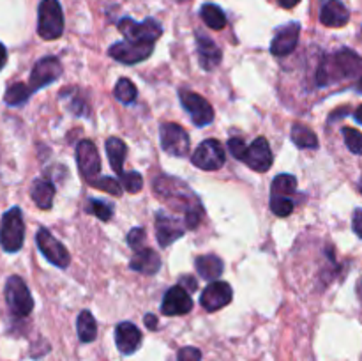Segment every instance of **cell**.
I'll return each instance as SVG.
<instances>
[{"label":"cell","mask_w":362,"mask_h":361,"mask_svg":"<svg viewBox=\"0 0 362 361\" xmlns=\"http://www.w3.org/2000/svg\"><path fill=\"white\" fill-rule=\"evenodd\" d=\"M362 71V59L352 50H341L336 55L327 57L318 71V85L331 84L345 76H356Z\"/></svg>","instance_id":"obj_1"},{"label":"cell","mask_w":362,"mask_h":361,"mask_svg":"<svg viewBox=\"0 0 362 361\" xmlns=\"http://www.w3.org/2000/svg\"><path fill=\"white\" fill-rule=\"evenodd\" d=\"M25 223L20 207H13L2 216L0 223V246L7 253H14L23 246Z\"/></svg>","instance_id":"obj_2"},{"label":"cell","mask_w":362,"mask_h":361,"mask_svg":"<svg viewBox=\"0 0 362 361\" xmlns=\"http://www.w3.org/2000/svg\"><path fill=\"white\" fill-rule=\"evenodd\" d=\"M64 32V14L59 0H42L39 6L37 34L46 41L59 39Z\"/></svg>","instance_id":"obj_3"},{"label":"cell","mask_w":362,"mask_h":361,"mask_svg":"<svg viewBox=\"0 0 362 361\" xmlns=\"http://www.w3.org/2000/svg\"><path fill=\"white\" fill-rule=\"evenodd\" d=\"M6 301L11 314L16 317H27L34 308V299L30 296V290L25 285L20 276H11L6 283Z\"/></svg>","instance_id":"obj_4"},{"label":"cell","mask_w":362,"mask_h":361,"mask_svg":"<svg viewBox=\"0 0 362 361\" xmlns=\"http://www.w3.org/2000/svg\"><path fill=\"white\" fill-rule=\"evenodd\" d=\"M225 147H223L221 142L214 140V138L202 142L197 151L191 154V163L202 170H218L225 165Z\"/></svg>","instance_id":"obj_5"},{"label":"cell","mask_w":362,"mask_h":361,"mask_svg":"<svg viewBox=\"0 0 362 361\" xmlns=\"http://www.w3.org/2000/svg\"><path fill=\"white\" fill-rule=\"evenodd\" d=\"M161 147L175 158H184L189 154V134L182 126L175 122L161 124Z\"/></svg>","instance_id":"obj_6"},{"label":"cell","mask_w":362,"mask_h":361,"mask_svg":"<svg viewBox=\"0 0 362 361\" xmlns=\"http://www.w3.org/2000/svg\"><path fill=\"white\" fill-rule=\"evenodd\" d=\"M119 30L126 35L129 41H141V42H156L163 34L161 25L156 20L148 18V20L136 23L131 18H122L119 21Z\"/></svg>","instance_id":"obj_7"},{"label":"cell","mask_w":362,"mask_h":361,"mask_svg":"<svg viewBox=\"0 0 362 361\" xmlns=\"http://www.w3.org/2000/svg\"><path fill=\"white\" fill-rule=\"evenodd\" d=\"M156 42H141V41H120L112 45L110 48V57L115 59L117 62L122 64H138L141 60L148 59L151 53L154 52Z\"/></svg>","instance_id":"obj_8"},{"label":"cell","mask_w":362,"mask_h":361,"mask_svg":"<svg viewBox=\"0 0 362 361\" xmlns=\"http://www.w3.org/2000/svg\"><path fill=\"white\" fill-rule=\"evenodd\" d=\"M179 96H180V103H182L186 112L189 113L191 120H193L197 126L204 127L214 120V110H212L211 103H209L204 96L191 91H180Z\"/></svg>","instance_id":"obj_9"},{"label":"cell","mask_w":362,"mask_h":361,"mask_svg":"<svg viewBox=\"0 0 362 361\" xmlns=\"http://www.w3.org/2000/svg\"><path fill=\"white\" fill-rule=\"evenodd\" d=\"M35 241H37V246L39 250H41V253L45 255L53 265H57V268L60 269L69 265V251L66 250V246H64L59 239H55V237L52 236V232H49L48 229H39Z\"/></svg>","instance_id":"obj_10"},{"label":"cell","mask_w":362,"mask_h":361,"mask_svg":"<svg viewBox=\"0 0 362 361\" xmlns=\"http://www.w3.org/2000/svg\"><path fill=\"white\" fill-rule=\"evenodd\" d=\"M62 74V64L57 57H45L39 62H35L34 69L30 73V80H28V87L32 92L39 91V88L46 87V85L53 84L57 78Z\"/></svg>","instance_id":"obj_11"},{"label":"cell","mask_w":362,"mask_h":361,"mask_svg":"<svg viewBox=\"0 0 362 361\" xmlns=\"http://www.w3.org/2000/svg\"><path fill=\"white\" fill-rule=\"evenodd\" d=\"M232 296V287L226 282L216 280V282H211L205 287V290L200 296V304L207 311H218L221 310V308H225L226 304H230Z\"/></svg>","instance_id":"obj_12"},{"label":"cell","mask_w":362,"mask_h":361,"mask_svg":"<svg viewBox=\"0 0 362 361\" xmlns=\"http://www.w3.org/2000/svg\"><path fill=\"white\" fill-rule=\"evenodd\" d=\"M272 159L274 158H272V151L267 138L258 137L253 144L247 145L246 156H244L243 161L250 168H253L255 172H267L272 166Z\"/></svg>","instance_id":"obj_13"},{"label":"cell","mask_w":362,"mask_h":361,"mask_svg":"<svg viewBox=\"0 0 362 361\" xmlns=\"http://www.w3.org/2000/svg\"><path fill=\"white\" fill-rule=\"evenodd\" d=\"M191 308H193V299L182 285H175L166 290L161 303L163 314L168 317H177V315L189 314Z\"/></svg>","instance_id":"obj_14"},{"label":"cell","mask_w":362,"mask_h":361,"mask_svg":"<svg viewBox=\"0 0 362 361\" xmlns=\"http://www.w3.org/2000/svg\"><path fill=\"white\" fill-rule=\"evenodd\" d=\"M76 161L80 166L81 176L87 180L95 179V176L101 170V159H99L98 149H95L94 142L81 140L76 147Z\"/></svg>","instance_id":"obj_15"},{"label":"cell","mask_w":362,"mask_h":361,"mask_svg":"<svg viewBox=\"0 0 362 361\" xmlns=\"http://www.w3.org/2000/svg\"><path fill=\"white\" fill-rule=\"evenodd\" d=\"M300 25L299 23H288L283 28L276 32L274 39L271 42V53L276 57H286L296 50L297 42H299Z\"/></svg>","instance_id":"obj_16"},{"label":"cell","mask_w":362,"mask_h":361,"mask_svg":"<svg viewBox=\"0 0 362 361\" xmlns=\"http://www.w3.org/2000/svg\"><path fill=\"white\" fill-rule=\"evenodd\" d=\"M182 222H179V219L172 218V216L168 214H163V212H159V214L156 216V236H158L159 246H170V244L175 243L179 237H182Z\"/></svg>","instance_id":"obj_17"},{"label":"cell","mask_w":362,"mask_h":361,"mask_svg":"<svg viewBox=\"0 0 362 361\" xmlns=\"http://www.w3.org/2000/svg\"><path fill=\"white\" fill-rule=\"evenodd\" d=\"M115 343L120 353L129 356L140 347L141 331L133 322H120L115 329Z\"/></svg>","instance_id":"obj_18"},{"label":"cell","mask_w":362,"mask_h":361,"mask_svg":"<svg viewBox=\"0 0 362 361\" xmlns=\"http://www.w3.org/2000/svg\"><path fill=\"white\" fill-rule=\"evenodd\" d=\"M197 50H198V60H200V66L205 71H211L221 62V50L216 45L212 39H209L207 35L198 34L197 38Z\"/></svg>","instance_id":"obj_19"},{"label":"cell","mask_w":362,"mask_h":361,"mask_svg":"<svg viewBox=\"0 0 362 361\" xmlns=\"http://www.w3.org/2000/svg\"><path fill=\"white\" fill-rule=\"evenodd\" d=\"M129 265L133 271L151 276L156 275L159 271V268H161V257L154 250H151V248H141V250L134 251Z\"/></svg>","instance_id":"obj_20"},{"label":"cell","mask_w":362,"mask_h":361,"mask_svg":"<svg viewBox=\"0 0 362 361\" xmlns=\"http://www.w3.org/2000/svg\"><path fill=\"white\" fill-rule=\"evenodd\" d=\"M350 13L339 0H329L320 13V21L327 27H343L349 23Z\"/></svg>","instance_id":"obj_21"},{"label":"cell","mask_w":362,"mask_h":361,"mask_svg":"<svg viewBox=\"0 0 362 361\" xmlns=\"http://www.w3.org/2000/svg\"><path fill=\"white\" fill-rule=\"evenodd\" d=\"M194 265H197V271L202 278L209 280V282H216L219 276L223 275V260L218 257V255H200L194 260Z\"/></svg>","instance_id":"obj_22"},{"label":"cell","mask_w":362,"mask_h":361,"mask_svg":"<svg viewBox=\"0 0 362 361\" xmlns=\"http://www.w3.org/2000/svg\"><path fill=\"white\" fill-rule=\"evenodd\" d=\"M55 198V186L45 179H37L32 186V200L39 209H52Z\"/></svg>","instance_id":"obj_23"},{"label":"cell","mask_w":362,"mask_h":361,"mask_svg":"<svg viewBox=\"0 0 362 361\" xmlns=\"http://www.w3.org/2000/svg\"><path fill=\"white\" fill-rule=\"evenodd\" d=\"M297 191V179L290 173H281L272 180L271 198H290L293 200V195Z\"/></svg>","instance_id":"obj_24"},{"label":"cell","mask_w":362,"mask_h":361,"mask_svg":"<svg viewBox=\"0 0 362 361\" xmlns=\"http://www.w3.org/2000/svg\"><path fill=\"white\" fill-rule=\"evenodd\" d=\"M106 152H108V159H110V165H112V168L115 170L117 173H120L122 176V165H124V159H126V152H127V147L126 144H124L120 138H108L106 140Z\"/></svg>","instance_id":"obj_25"},{"label":"cell","mask_w":362,"mask_h":361,"mask_svg":"<svg viewBox=\"0 0 362 361\" xmlns=\"http://www.w3.org/2000/svg\"><path fill=\"white\" fill-rule=\"evenodd\" d=\"M76 329H78V338H80L81 342L83 343L94 342L95 336H98V322H95L94 315H92L88 310L81 311V314L78 315Z\"/></svg>","instance_id":"obj_26"},{"label":"cell","mask_w":362,"mask_h":361,"mask_svg":"<svg viewBox=\"0 0 362 361\" xmlns=\"http://www.w3.org/2000/svg\"><path fill=\"white\" fill-rule=\"evenodd\" d=\"M202 20L205 21V25H209L211 28H214V30H221V28H225L226 25V16L225 13H223V9L219 6H216V4H205V6H202Z\"/></svg>","instance_id":"obj_27"},{"label":"cell","mask_w":362,"mask_h":361,"mask_svg":"<svg viewBox=\"0 0 362 361\" xmlns=\"http://www.w3.org/2000/svg\"><path fill=\"white\" fill-rule=\"evenodd\" d=\"M292 140L293 144L299 149H317L318 147V138L310 127L304 124H296L292 127Z\"/></svg>","instance_id":"obj_28"},{"label":"cell","mask_w":362,"mask_h":361,"mask_svg":"<svg viewBox=\"0 0 362 361\" xmlns=\"http://www.w3.org/2000/svg\"><path fill=\"white\" fill-rule=\"evenodd\" d=\"M30 87H27L25 84H13L6 91V96H4V101L11 106H18V105H23L25 101L28 99L30 96Z\"/></svg>","instance_id":"obj_29"},{"label":"cell","mask_w":362,"mask_h":361,"mask_svg":"<svg viewBox=\"0 0 362 361\" xmlns=\"http://www.w3.org/2000/svg\"><path fill=\"white\" fill-rule=\"evenodd\" d=\"M136 87H134L133 81L129 78H120L115 85V98L119 99L120 103L127 105V103H133L136 99Z\"/></svg>","instance_id":"obj_30"},{"label":"cell","mask_w":362,"mask_h":361,"mask_svg":"<svg viewBox=\"0 0 362 361\" xmlns=\"http://www.w3.org/2000/svg\"><path fill=\"white\" fill-rule=\"evenodd\" d=\"M88 184L94 188H98V190L106 191V193H110V195H115V197H120V193H122V184H120L117 179H113V177L92 179V180H88Z\"/></svg>","instance_id":"obj_31"},{"label":"cell","mask_w":362,"mask_h":361,"mask_svg":"<svg viewBox=\"0 0 362 361\" xmlns=\"http://www.w3.org/2000/svg\"><path fill=\"white\" fill-rule=\"evenodd\" d=\"M343 137H345V144L354 154H362V133L354 127H343Z\"/></svg>","instance_id":"obj_32"},{"label":"cell","mask_w":362,"mask_h":361,"mask_svg":"<svg viewBox=\"0 0 362 361\" xmlns=\"http://www.w3.org/2000/svg\"><path fill=\"white\" fill-rule=\"evenodd\" d=\"M120 184H122V188L127 191V193H138V191L141 190V186H144V177H141L138 172L122 173Z\"/></svg>","instance_id":"obj_33"},{"label":"cell","mask_w":362,"mask_h":361,"mask_svg":"<svg viewBox=\"0 0 362 361\" xmlns=\"http://www.w3.org/2000/svg\"><path fill=\"white\" fill-rule=\"evenodd\" d=\"M271 209L279 218H286V216H290L293 212L296 204L290 198H271Z\"/></svg>","instance_id":"obj_34"},{"label":"cell","mask_w":362,"mask_h":361,"mask_svg":"<svg viewBox=\"0 0 362 361\" xmlns=\"http://www.w3.org/2000/svg\"><path fill=\"white\" fill-rule=\"evenodd\" d=\"M90 212L98 216L101 222H108L113 214V209L103 200H90Z\"/></svg>","instance_id":"obj_35"},{"label":"cell","mask_w":362,"mask_h":361,"mask_svg":"<svg viewBox=\"0 0 362 361\" xmlns=\"http://www.w3.org/2000/svg\"><path fill=\"white\" fill-rule=\"evenodd\" d=\"M144 241H145V229H141V227H134V229L127 234V244H129L134 251L141 250Z\"/></svg>","instance_id":"obj_36"},{"label":"cell","mask_w":362,"mask_h":361,"mask_svg":"<svg viewBox=\"0 0 362 361\" xmlns=\"http://www.w3.org/2000/svg\"><path fill=\"white\" fill-rule=\"evenodd\" d=\"M228 151L232 152V156L235 159H240L243 161L244 156H246V151H247V145L244 144L243 138H230L228 140Z\"/></svg>","instance_id":"obj_37"},{"label":"cell","mask_w":362,"mask_h":361,"mask_svg":"<svg viewBox=\"0 0 362 361\" xmlns=\"http://www.w3.org/2000/svg\"><path fill=\"white\" fill-rule=\"evenodd\" d=\"M202 353L197 347H184L179 350V361H200Z\"/></svg>","instance_id":"obj_38"},{"label":"cell","mask_w":362,"mask_h":361,"mask_svg":"<svg viewBox=\"0 0 362 361\" xmlns=\"http://www.w3.org/2000/svg\"><path fill=\"white\" fill-rule=\"evenodd\" d=\"M352 227H354V232H356L362 239V209H356V212H354Z\"/></svg>","instance_id":"obj_39"},{"label":"cell","mask_w":362,"mask_h":361,"mask_svg":"<svg viewBox=\"0 0 362 361\" xmlns=\"http://www.w3.org/2000/svg\"><path fill=\"white\" fill-rule=\"evenodd\" d=\"M145 326H147L148 329H156L158 328V317L152 314H147L145 315Z\"/></svg>","instance_id":"obj_40"},{"label":"cell","mask_w":362,"mask_h":361,"mask_svg":"<svg viewBox=\"0 0 362 361\" xmlns=\"http://www.w3.org/2000/svg\"><path fill=\"white\" fill-rule=\"evenodd\" d=\"M6 62H7V50H6V46L0 42V69L6 66Z\"/></svg>","instance_id":"obj_41"},{"label":"cell","mask_w":362,"mask_h":361,"mask_svg":"<svg viewBox=\"0 0 362 361\" xmlns=\"http://www.w3.org/2000/svg\"><path fill=\"white\" fill-rule=\"evenodd\" d=\"M279 4H281L283 7H285V9H292V7H296L297 4L300 2V0H278Z\"/></svg>","instance_id":"obj_42"},{"label":"cell","mask_w":362,"mask_h":361,"mask_svg":"<svg viewBox=\"0 0 362 361\" xmlns=\"http://www.w3.org/2000/svg\"><path fill=\"white\" fill-rule=\"evenodd\" d=\"M354 117H356L357 122H361V124H362V105L359 106V108L356 110V113H354Z\"/></svg>","instance_id":"obj_43"},{"label":"cell","mask_w":362,"mask_h":361,"mask_svg":"<svg viewBox=\"0 0 362 361\" xmlns=\"http://www.w3.org/2000/svg\"><path fill=\"white\" fill-rule=\"evenodd\" d=\"M357 91H359V92H362V80L359 81V84H357Z\"/></svg>","instance_id":"obj_44"}]
</instances>
